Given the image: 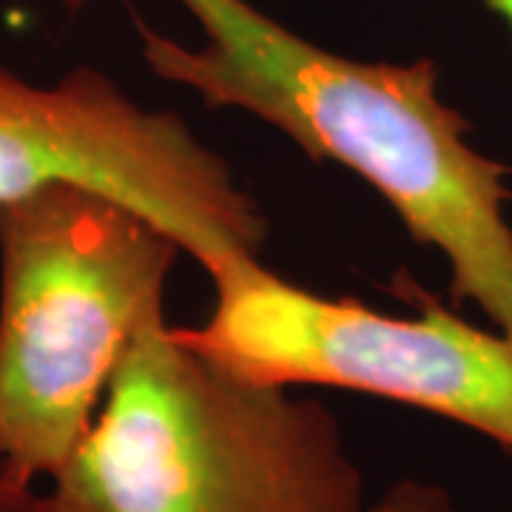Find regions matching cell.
Segmentation results:
<instances>
[{
	"mask_svg": "<svg viewBox=\"0 0 512 512\" xmlns=\"http://www.w3.org/2000/svg\"><path fill=\"white\" fill-rule=\"evenodd\" d=\"M180 3L205 40L188 46L137 18L148 69L208 109L248 111L316 163L362 177L410 237L444 256L453 299L473 302L512 339L507 165L470 143V123L441 97L436 60H353L248 0Z\"/></svg>",
	"mask_w": 512,
	"mask_h": 512,
	"instance_id": "obj_1",
	"label": "cell"
},
{
	"mask_svg": "<svg viewBox=\"0 0 512 512\" xmlns=\"http://www.w3.org/2000/svg\"><path fill=\"white\" fill-rule=\"evenodd\" d=\"M365 473L328 404L239 379L151 311L43 512H362Z\"/></svg>",
	"mask_w": 512,
	"mask_h": 512,
	"instance_id": "obj_2",
	"label": "cell"
},
{
	"mask_svg": "<svg viewBox=\"0 0 512 512\" xmlns=\"http://www.w3.org/2000/svg\"><path fill=\"white\" fill-rule=\"evenodd\" d=\"M183 248L83 185L0 205V461L37 487L92 427Z\"/></svg>",
	"mask_w": 512,
	"mask_h": 512,
	"instance_id": "obj_3",
	"label": "cell"
},
{
	"mask_svg": "<svg viewBox=\"0 0 512 512\" xmlns=\"http://www.w3.org/2000/svg\"><path fill=\"white\" fill-rule=\"evenodd\" d=\"M217 305L188 348L239 379L339 387L456 421L512 456V339L478 328L416 288V316L330 299L268 271L259 256L211 276Z\"/></svg>",
	"mask_w": 512,
	"mask_h": 512,
	"instance_id": "obj_4",
	"label": "cell"
},
{
	"mask_svg": "<svg viewBox=\"0 0 512 512\" xmlns=\"http://www.w3.org/2000/svg\"><path fill=\"white\" fill-rule=\"evenodd\" d=\"M63 183L146 214L208 276L268 237L262 208L180 114L140 106L89 66L52 86L0 66V205Z\"/></svg>",
	"mask_w": 512,
	"mask_h": 512,
	"instance_id": "obj_5",
	"label": "cell"
},
{
	"mask_svg": "<svg viewBox=\"0 0 512 512\" xmlns=\"http://www.w3.org/2000/svg\"><path fill=\"white\" fill-rule=\"evenodd\" d=\"M362 512H464L456 495L436 481L402 478L390 484L376 501H367Z\"/></svg>",
	"mask_w": 512,
	"mask_h": 512,
	"instance_id": "obj_6",
	"label": "cell"
},
{
	"mask_svg": "<svg viewBox=\"0 0 512 512\" xmlns=\"http://www.w3.org/2000/svg\"><path fill=\"white\" fill-rule=\"evenodd\" d=\"M0 512H43L40 490L23 484L3 461H0Z\"/></svg>",
	"mask_w": 512,
	"mask_h": 512,
	"instance_id": "obj_7",
	"label": "cell"
},
{
	"mask_svg": "<svg viewBox=\"0 0 512 512\" xmlns=\"http://www.w3.org/2000/svg\"><path fill=\"white\" fill-rule=\"evenodd\" d=\"M484 3H487V9H493L495 15L510 26L512 32V0H484Z\"/></svg>",
	"mask_w": 512,
	"mask_h": 512,
	"instance_id": "obj_8",
	"label": "cell"
},
{
	"mask_svg": "<svg viewBox=\"0 0 512 512\" xmlns=\"http://www.w3.org/2000/svg\"><path fill=\"white\" fill-rule=\"evenodd\" d=\"M63 3H66L69 9H80V6H86L89 0H63Z\"/></svg>",
	"mask_w": 512,
	"mask_h": 512,
	"instance_id": "obj_9",
	"label": "cell"
}]
</instances>
